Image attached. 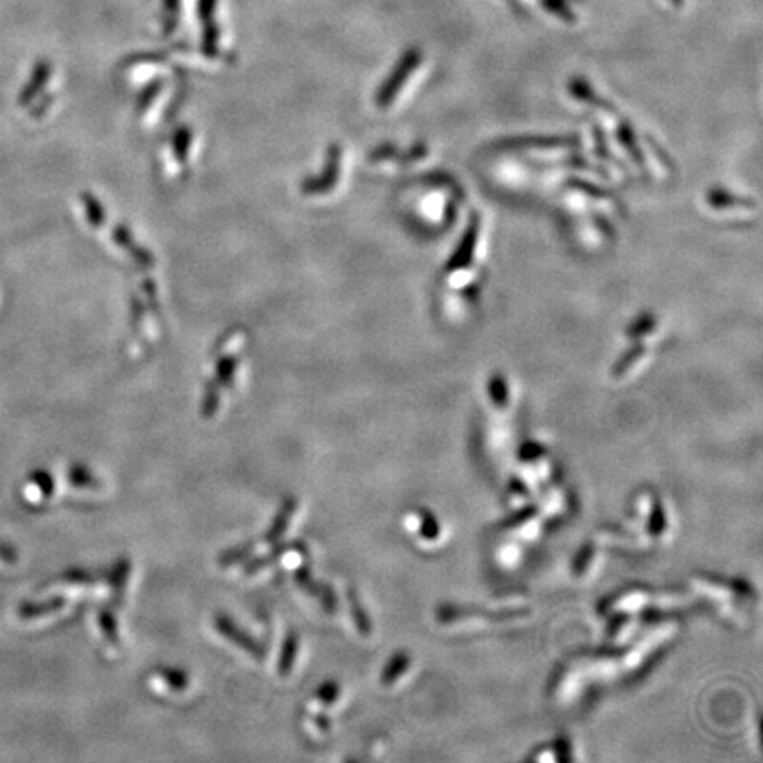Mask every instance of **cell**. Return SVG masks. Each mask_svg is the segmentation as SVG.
<instances>
[{
	"instance_id": "cb8c5ba5",
	"label": "cell",
	"mask_w": 763,
	"mask_h": 763,
	"mask_svg": "<svg viewBox=\"0 0 763 763\" xmlns=\"http://www.w3.org/2000/svg\"><path fill=\"white\" fill-rule=\"evenodd\" d=\"M338 694H340V685L334 682V680H327V682H324L318 689H316V700L320 701V703H324V705H331L336 698H338Z\"/></svg>"
},
{
	"instance_id": "4dcf8cb0",
	"label": "cell",
	"mask_w": 763,
	"mask_h": 763,
	"mask_svg": "<svg viewBox=\"0 0 763 763\" xmlns=\"http://www.w3.org/2000/svg\"><path fill=\"white\" fill-rule=\"evenodd\" d=\"M315 725L320 728V732H327L329 730V726H331V723H329V718L327 716H324V714H318L316 718H315Z\"/></svg>"
},
{
	"instance_id": "603a6c76",
	"label": "cell",
	"mask_w": 763,
	"mask_h": 763,
	"mask_svg": "<svg viewBox=\"0 0 763 763\" xmlns=\"http://www.w3.org/2000/svg\"><path fill=\"white\" fill-rule=\"evenodd\" d=\"M595 555V545L594 543H587L581 550H579V554L576 555V559H574V562H572V574L574 576H579V574H583L585 570L588 568V564H590V561H592V557Z\"/></svg>"
},
{
	"instance_id": "484cf974",
	"label": "cell",
	"mask_w": 763,
	"mask_h": 763,
	"mask_svg": "<svg viewBox=\"0 0 763 763\" xmlns=\"http://www.w3.org/2000/svg\"><path fill=\"white\" fill-rule=\"evenodd\" d=\"M536 513H537V509H536L534 505H529V507H525L523 511H520V513H516L514 516H511L509 520H505L502 527H504V529H514V527H520V525H523L527 520H530Z\"/></svg>"
},
{
	"instance_id": "d4e9b609",
	"label": "cell",
	"mask_w": 763,
	"mask_h": 763,
	"mask_svg": "<svg viewBox=\"0 0 763 763\" xmlns=\"http://www.w3.org/2000/svg\"><path fill=\"white\" fill-rule=\"evenodd\" d=\"M541 4H543L548 11L555 12L557 16H561L562 20H568V21H572V20H574L571 9L568 7L566 0H541Z\"/></svg>"
},
{
	"instance_id": "e0dca14e",
	"label": "cell",
	"mask_w": 763,
	"mask_h": 763,
	"mask_svg": "<svg viewBox=\"0 0 763 763\" xmlns=\"http://www.w3.org/2000/svg\"><path fill=\"white\" fill-rule=\"evenodd\" d=\"M667 530V511L660 498H654L651 518H649V532L654 537H660Z\"/></svg>"
},
{
	"instance_id": "9c48e42d",
	"label": "cell",
	"mask_w": 763,
	"mask_h": 763,
	"mask_svg": "<svg viewBox=\"0 0 763 763\" xmlns=\"http://www.w3.org/2000/svg\"><path fill=\"white\" fill-rule=\"evenodd\" d=\"M410 665V658L405 652H398L390 658V661L387 663V667L383 668L381 675V682L383 685H390L394 684Z\"/></svg>"
},
{
	"instance_id": "277c9868",
	"label": "cell",
	"mask_w": 763,
	"mask_h": 763,
	"mask_svg": "<svg viewBox=\"0 0 763 763\" xmlns=\"http://www.w3.org/2000/svg\"><path fill=\"white\" fill-rule=\"evenodd\" d=\"M530 610H500V611H484V610H472V608H458V606H446L437 611V617L442 622H453V620H464L469 617H488L491 620H513L527 617Z\"/></svg>"
},
{
	"instance_id": "52a82bcc",
	"label": "cell",
	"mask_w": 763,
	"mask_h": 763,
	"mask_svg": "<svg viewBox=\"0 0 763 763\" xmlns=\"http://www.w3.org/2000/svg\"><path fill=\"white\" fill-rule=\"evenodd\" d=\"M297 654H299V635L290 631L286 635L283 645H282V652H280V660H278V673L282 677H286L291 671V668L295 665V660H297Z\"/></svg>"
},
{
	"instance_id": "2e32d148",
	"label": "cell",
	"mask_w": 763,
	"mask_h": 763,
	"mask_svg": "<svg viewBox=\"0 0 763 763\" xmlns=\"http://www.w3.org/2000/svg\"><path fill=\"white\" fill-rule=\"evenodd\" d=\"M68 479L73 486L77 488H86V489H93L99 486V480L95 479L94 474L84 467V465H73L68 472Z\"/></svg>"
},
{
	"instance_id": "7a4b0ae2",
	"label": "cell",
	"mask_w": 763,
	"mask_h": 763,
	"mask_svg": "<svg viewBox=\"0 0 763 763\" xmlns=\"http://www.w3.org/2000/svg\"><path fill=\"white\" fill-rule=\"evenodd\" d=\"M216 9L217 0H198L196 11L198 18L201 21V50L207 57H212L217 53L219 45V27L216 21Z\"/></svg>"
},
{
	"instance_id": "6da1fadb",
	"label": "cell",
	"mask_w": 763,
	"mask_h": 763,
	"mask_svg": "<svg viewBox=\"0 0 763 763\" xmlns=\"http://www.w3.org/2000/svg\"><path fill=\"white\" fill-rule=\"evenodd\" d=\"M214 628L223 638H226L228 642H232L234 645H237L239 649L248 652L251 658L264 660V656H266L264 647L253 636H250L244 629H241L230 617L217 615L214 620Z\"/></svg>"
},
{
	"instance_id": "ba28073f",
	"label": "cell",
	"mask_w": 763,
	"mask_h": 763,
	"mask_svg": "<svg viewBox=\"0 0 763 763\" xmlns=\"http://www.w3.org/2000/svg\"><path fill=\"white\" fill-rule=\"evenodd\" d=\"M347 597H349L350 613H352V617H354V622H356L357 631H359L363 636H370V635H372V622H370L368 613L365 611V606H363V603H361V599H359V595H357L356 588H349Z\"/></svg>"
},
{
	"instance_id": "4316f807",
	"label": "cell",
	"mask_w": 763,
	"mask_h": 763,
	"mask_svg": "<svg viewBox=\"0 0 763 763\" xmlns=\"http://www.w3.org/2000/svg\"><path fill=\"white\" fill-rule=\"evenodd\" d=\"M32 482L41 489V493L45 496H50L53 493V479H52V476L48 472H45V471L34 472L32 474Z\"/></svg>"
},
{
	"instance_id": "83f0119b",
	"label": "cell",
	"mask_w": 763,
	"mask_h": 763,
	"mask_svg": "<svg viewBox=\"0 0 763 763\" xmlns=\"http://www.w3.org/2000/svg\"><path fill=\"white\" fill-rule=\"evenodd\" d=\"M66 583L71 585H91L94 583V576L91 572L82 571V570H71L66 572L62 578Z\"/></svg>"
},
{
	"instance_id": "3957f363",
	"label": "cell",
	"mask_w": 763,
	"mask_h": 763,
	"mask_svg": "<svg viewBox=\"0 0 763 763\" xmlns=\"http://www.w3.org/2000/svg\"><path fill=\"white\" fill-rule=\"evenodd\" d=\"M293 579H295V583H297V587L300 590H304L306 594L316 597L320 601L322 608L327 613H334L336 611L338 599H336L334 590L329 585H325V583L315 581V578L311 574V570L308 566H302V568H299L297 571L293 572Z\"/></svg>"
},
{
	"instance_id": "5bb4252c",
	"label": "cell",
	"mask_w": 763,
	"mask_h": 763,
	"mask_svg": "<svg viewBox=\"0 0 763 763\" xmlns=\"http://www.w3.org/2000/svg\"><path fill=\"white\" fill-rule=\"evenodd\" d=\"M253 548H255V545H253V543L235 546V548H232V550L223 552V554L219 555L217 562H219V566H221V568H232V566L239 564L241 561H246V559L253 554Z\"/></svg>"
},
{
	"instance_id": "7402d4cb",
	"label": "cell",
	"mask_w": 763,
	"mask_h": 763,
	"mask_svg": "<svg viewBox=\"0 0 763 763\" xmlns=\"http://www.w3.org/2000/svg\"><path fill=\"white\" fill-rule=\"evenodd\" d=\"M235 370H237V361L234 357H225L223 361H219L216 377H217V381H219V383L223 387H232Z\"/></svg>"
},
{
	"instance_id": "ac0fdd59",
	"label": "cell",
	"mask_w": 763,
	"mask_h": 763,
	"mask_svg": "<svg viewBox=\"0 0 763 763\" xmlns=\"http://www.w3.org/2000/svg\"><path fill=\"white\" fill-rule=\"evenodd\" d=\"M129 562L127 561H119L113 570L108 574V583L111 587V590H115V594H122L127 576H129Z\"/></svg>"
},
{
	"instance_id": "30bf717a",
	"label": "cell",
	"mask_w": 763,
	"mask_h": 763,
	"mask_svg": "<svg viewBox=\"0 0 763 763\" xmlns=\"http://www.w3.org/2000/svg\"><path fill=\"white\" fill-rule=\"evenodd\" d=\"M300 546H304L302 543H290V545H282V546H278L275 552H271L269 555H266V557H262V559H257V561H251L246 568H244V574H255V572L262 571L264 568H267V566H271V564H275L276 561H280L283 555H285L288 550H291V548H300Z\"/></svg>"
},
{
	"instance_id": "f1b7e54d",
	"label": "cell",
	"mask_w": 763,
	"mask_h": 763,
	"mask_svg": "<svg viewBox=\"0 0 763 763\" xmlns=\"http://www.w3.org/2000/svg\"><path fill=\"white\" fill-rule=\"evenodd\" d=\"M543 455V447L539 446V444H536V442H527L523 447H521V453H520V458L521 460H527V462H530V460H536V458H539Z\"/></svg>"
},
{
	"instance_id": "8992f818",
	"label": "cell",
	"mask_w": 763,
	"mask_h": 763,
	"mask_svg": "<svg viewBox=\"0 0 763 763\" xmlns=\"http://www.w3.org/2000/svg\"><path fill=\"white\" fill-rule=\"evenodd\" d=\"M295 509H297V502L293 498H286L285 502L282 504V507H280V511H278V514H276L271 529L267 530V534L264 537L266 545H275L280 537L285 536L288 523H290Z\"/></svg>"
},
{
	"instance_id": "f546056e",
	"label": "cell",
	"mask_w": 763,
	"mask_h": 763,
	"mask_svg": "<svg viewBox=\"0 0 763 763\" xmlns=\"http://www.w3.org/2000/svg\"><path fill=\"white\" fill-rule=\"evenodd\" d=\"M557 748H559V753L561 755H557V760H561V762H570L571 760V755H570V742L566 741V739H561L559 742H557Z\"/></svg>"
},
{
	"instance_id": "44dd1931",
	"label": "cell",
	"mask_w": 763,
	"mask_h": 763,
	"mask_svg": "<svg viewBox=\"0 0 763 763\" xmlns=\"http://www.w3.org/2000/svg\"><path fill=\"white\" fill-rule=\"evenodd\" d=\"M419 520H421V536L424 539H428V541H435L437 536L440 534V527H439L435 516L430 511L421 509L419 511Z\"/></svg>"
},
{
	"instance_id": "d6a6232c",
	"label": "cell",
	"mask_w": 763,
	"mask_h": 763,
	"mask_svg": "<svg viewBox=\"0 0 763 763\" xmlns=\"http://www.w3.org/2000/svg\"><path fill=\"white\" fill-rule=\"evenodd\" d=\"M671 2H673V4H680L682 0H671Z\"/></svg>"
},
{
	"instance_id": "5b68a950",
	"label": "cell",
	"mask_w": 763,
	"mask_h": 763,
	"mask_svg": "<svg viewBox=\"0 0 763 763\" xmlns=\"http://www.w3.org/2000/svg\"><path fill=\"white\" fill-rule=\"evenodd\" d=\"M419 62H421V52L419 50H415V48H412V50H408L403 57H401V61L398 62V66H396V70H394V73L389 77V80L385 82V87H383V91H382L381 95H379V99H390V95L394 94L396 91H399V87H401V84L405 82V78L419 66Z\"/></svg>"
},
{
	"instance_id": "ffe728a7",
	"label": "cell",
	"mask_w": 763,
	"mask_h": 763,
	"mask_svg": "<svg viewBox=\"0 0 763 763\" xmlns=\"http://www.w3.org/2000/svg\"><path fill=\"white\" fill-rule=\"evenodd\" d=\"M217 406H219V392H217L216 383L210 382L205 387V394H203V401H201V415L205 419L214 417L217 412Z\"/></svg>"
},
{
	"instance_id": "8fae6325",
	"label": "cell",
	"mask_w": 763,
	"mask_h": 763,
	"mask_svg": "<svg viewBox=\"0 0 763 763\" xmlns=\"http://www.w3.org/2000/svg\"><path fill=\"white\" fill-rule=\"evenodd\" d=\"M183 0H163V32L165 36H172L181 20Z\"/></svg>"
},
{
	"instance_id": "4fadbf2b",
	"label": "cell",
	"mask_w": 763,
	"mask_h": 763,
	"mask_svg": "<svg viewBox=\"0 0 763 763\" xmlns=\"http://www.w3.org/2000/svg\"><path fill=\"white\" fill-rule=\"evenodd\" d=\"M64 604H66V601L62 597H59V599H52V601L41 603V604H27V606H23L20 610V613L25 619H34V617H41V615H48V613L59 611V610H62Z\"/></svg>"
},
{
	"instance_id": "9a60e30c",
	"label": "cell",
	"mask_w": 763,
	"mask_h": 763,
	"mask_svg": "<svg viewBox=\"0 0 763 763\" xmlns=\"http://www.w3.org/2000/svg\"><path fill=\"white\" fill-rule=\"evenodd\" d=\"M161 680L174 691H186L190 685V677L186 671L177 668H163L160 671Z\"/></svg>"
},
{
	"instance_id": "7c38bea8",
	"label": "cell",
	"mask_w": 763,
	"mask_h": 763,
	"mask_svg": "<svg viewBox=\"0 0 763 763\" xmlns=\"http://www.w3.org/2000/svg\"><path fill=\"white\" fill-rule=\"evenodd\" d=\"M97 620H99V628H101V633L104 635L106 642L110 645L117 647L119 645V628H117V619H115L113 611H110L108 608H103L97 615Z\"/></svg>"
},
{
	"instance_id": "1f68e13d",
	"label": "cell",
	"mask_w": 763,
	"mask_h": 763,
	"mask_svg": "<svg viewBox=\"0 0 763 763\" xmlns=\"http://www.w3.org/2000/svg\"><path fill=\"white\" fill-rule=\"evenodd\" d=\"M511 489H513V491H516V493H523V495H527V488H525V484H523L520 479H513V482H511Z\"/></svg>"
},
{
	"instance_id": "d6986e66",
	"label": "cell",
	"mask_w": 763,
	"mask_h": 763,
	"mask_svg": "<svg viewBox=\"0 0 763 763\" xmlns=\"http://www.w3.org/2000/svg\"><path fill=\"white\" fill-rule=\"evenodd\" d=\"M488 389H489L491 401H493L498 408H505V406H507V403H509V394H507V385H505L504 379H502L500 375H493V377H491V381H489Z\"/></svg>"
}]
</instances>
